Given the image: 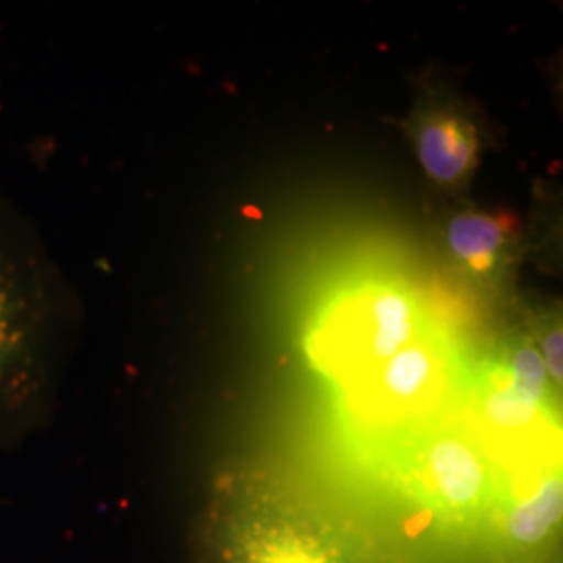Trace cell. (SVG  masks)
I'll list each match as a JSON object with an SVG mask.
<instances>
[{
    "instance_id": "1",
    "label": "cell",
    "mask_w": 563,
    "mask_h": 563,
    "mask_svg": "<svg viewBox=\"0 0 563 563\" xmlns=\"http://www.w3.org/2000/svg\"><path fill=\"white\" fill-rule=\"evenodd\" d=\"M80 305L36 220L0 192V453L48 428Z\"/></svg>"
},
{
    "instance_id": "2",
    "label": "cell",
    "mask_w": 563,
    "mask_h": 563,
    "mask_svg": "<svg viewBox=\"0 0 563 563\" xmlns=\"http://www.w3.org/2000/svg\"><path fill=\"white\" fill-rule=\"evenodd\" d=\"M192 563H401L362 522L278 474L236 470L199 516Z\"/></svg>"
},
{
    "instance_id": "3",
    "label": "cell",
    "mask_w": 563,
    "mask_h": 563,
    "mask_svg": "<svg viewBox=\"0 0 563 563\" xmlns=\"http://www.w3.org/2000/svg\"><path fill=\"white\" fill-rule=\"evenodd\" d=\"M397 478L411 501L453 532L476 530L505 504L499 465L467 428L426 432L402 453Z\"/></svg>"
},
{
    "instance_id": "4",
    "label": "cell",
    "mask_w": 563,
    "mask_h": 563,
    "mask_svg": "<svg viewBox=\"0 0 563 563\" xmlns=\"http://www.w3.org/2000/svg\"><path fill=\"white\" fill-rule=\"evenodd\" d=\"M446 384V357L426 339L407 344L390 360L346 384L349 401L367 422H399L432 409Z\"/></svg>"
},
{
    "instance_id": "5",
    "label": "cell",
    "mask_w": 563,
    "mask_h": 563,
    "mask_svg": "<svg viewBox=\"0 0 563 563\" xmlns=\"http://www.w3.org/2000/svg\"><path fill=\"white\" fill-rule=\"evenodd\" d=\"M562 504V472L551 465L530 493L499 507V539L514 562L543 558L544 549L555 544Z\"/></svg>"
},
{
    "instance_id": "6",
    "label": "cell",
    "mask_w": 563,
    "mask_h": 563,
    "mask_svg": "<svg viewBox=\"0 0 563 563\" xmlns=\"http://www.w3.org/2000/svg\"><path fill=\"white\" fill-rule=\"evenodd\" d=\"M411 139L426 176L439 186H460L478 163L476 128L451 109L420 113L411 128Z\"/></svg>"
},
{
    "instance_id": "7",
    "label": "cell",
    "mask_w": 563,
    "mask_h": 563,
    "mask_svg": "<svg viewBox=\"0 0 563 563\" xmlns=\"http://www.w3.org/2000/svg\"><path fill=\"white\" fill-rule=\"evenodd\" d=\"M363 322L355 376H351L349 383L390 360L407 344L422 339L420 309L413 297L399 286L372 288L365 299Z\"/></svg>"
},
{
    "instance_id": "8",
    "label": "cell",
    "mask_w": 563,
    "mask_h": 563,
    "mask_svg": "<svg viewBox=\"0 0 563 563\" xmlns=\"http://www.w3.org/2000/svg\"><path fill=\"white\" fill-rule=\"evenodd\" d=\"M481 418L495 441L514 449L534 443L543 426H553V407L537 401L507 380L499 362L486 369L478 393Z\"/></svg>"
},
{
    "instance_id": "9",
    "label": "cell",
    "mask_w": 563,
    "mask_h": 563,
    "mask_svg": "<svg viewBox=\"0 0 563 563\" xmlns=\"http://www.w3.org/2000/svg\"><path fill=\"white\" fill-rule=\"evenodd\" d=\"M516 225V220L507 213L463 211L446 225V244L465 269L484 276L504 260Z\"/></svg>"
},
{
    "instance_id": "10",
    "label": "cell",
    "mask_w": 563,
    "mask_h": 563,
    "mask_svg": "<svg viewBox=\"0 0 563 563\" xmlns=\"http://www.w3.org/2000/svg\"><path fill=\"white\" fill-rule=\"evenodd\" d=\"M539 341H541L539 344L543 346L541 357H543L549 380L551 384L558 383V386H562V323H551L547 328V332L541 334Z\"/></svg>"
},
{
    "instance_id": "11",
    "label": "cell",
    "mask_w": 563,
    "mask_h": 563,
    "mask_svg": "<svg viewBox=\"0 0 563 563\" xmlns=\"http://www.w3.org/2000/svg\"><path fill=\"white\" fill-rule=\"evenodd\" d=\"M509 563H558V560H553V555H543V558H534V560H526V562H509Z\"/></svg>"
}]
</instances>
